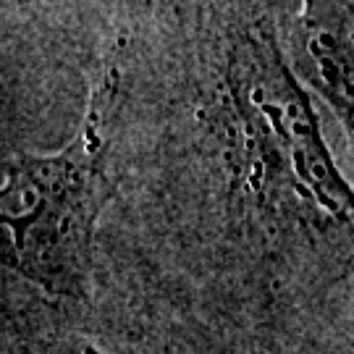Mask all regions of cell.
Returning <instances> with one entry per match:
<instances>
[{
    "instance_id": "cell-1",
    "label": "cell",
    "mask_w": 354,
    "mask_h": 354,
    "mask_svg": "<svg viewBox=\"0 0 354 354\" xmlns=\"http://www.w3.org/2000/svg\"><path fill=\"white\" fill-rule=\"evenodd\" d=\"M244 71L250 142L239 168L244 226L320 276L354 270V194L286 71L254 48Z\"/></svg>"
},
{
    "instance_id": "cell-2",
    "label": "cell",
    "mask_w": 354,
    "mask_h": 354,
    "mask_svg": "<svg viewBox=\"0 0 354 354\" xmlns=\"http://www.w3.org/2000/svg\"><path fill=\"white\" fill-rule=\"evenodd\" d=\"M105 87L92 100L82 134L68 150L6 163L3 226L8 263L53 294H82L92 266V239L111 194L105 174V113L113 105Z\"/></svg>"
}]
</instances>
